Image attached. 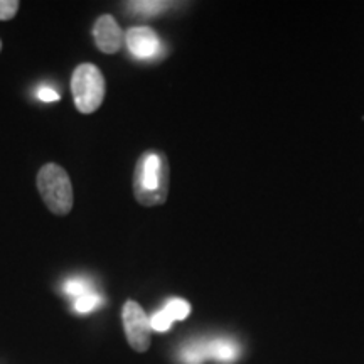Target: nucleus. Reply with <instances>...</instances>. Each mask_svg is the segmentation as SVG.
Segmentation results:
<instances>
[{"instance_id":"39448f33","label":"nucleus","mask_w":364,"mask_h":364,"mask_svg":"<svg viewBox=\"0 0 364 364\" xmlns=\"http://www.w3.org/2000/svg\"><path fill=\"white\" fill-rule=\"evenodd\" d=\"M125 43L132 56L142 61L156 59L162 53V41L150 27H132L125 36Z\"/></svg>"},{"instance_id":"ddd939ff","label":"nucleus","mask_w":364,"mask_h":364,"mask_svg":"<svg viewBox=\"0 0 364 364\" xmlns=\"http://www.w3.org/2000/svg\"><path fill=\"white\" fill-rule=\"evenodd\" d=\"M172 322L174 321H172L169 314L164 311V309L150 317V327H152V331H156V332H167L171 329Z\"/></svg>"},{"instance_id":"2eb2a0df","label":"nucleus","mask_w":364,"mask_h":364,"mask_svg":"<svg viewBox=\"0 0 364 364\" xmlns=\"http://www.w3.org/2000/svg\"><path fill=\"white\" fill-rule=\"evenodd\" d=\"M38 98L44 103L59 102V93H58V91H54L53 88H48V86H44V88H41L38 91Z\"/></svg>"},{"instance_id":"4468645a","label":"nucleus","mask_w":364,"mask_h":364,"mask_svg":"<svg viewBox=\"0 0 364 364\" xmlns=\"http://www.w3.org/2000/svg\"><path fill=\"white\" fill-rule=\"evenodd\" d=\"M19 7L21 4L17 0H0V21H11Z\"/></svg>"},{"instance_id":"dca6fc26","label":"nucleus","mask_w":364,"mask_h":364,"mask_svg":"<svg viewBox=\"0 0 364 364\" xmlns=\"http://www.w3.org/2000/svg\"><path fill=\"white\" fill-rule=\"evenodd\" d=\"M0 51H2V41H0Z\"/></svg>"},{"instance_id":"f03ea898","label":"nucleus","mask_w":364,"mask_h":364,"mask_svg":"<svg viewBox=\"0 0 364 364\" xmlns=\"http://www.w3.org/2000/svg\"><path fill=\"white\" fill-rule=\"evenodd\" d=\"M38 189L53 215L65 216L73 209V186L68 172L58 164H46L38 172Z\"/></svg>"},{"instance_id":"9b49d317","label":"nucleus","mask_w":364,"mask_h":364,"mask_svg":"<svg viewBox=\"0 0 364 364\" xmlns=\"http://www.w3.org/2000/svg\"><path fill=\"white\" fill-rule=\"evenodd\" d=\"M164 311L169 314L172 321H184L191 314V304L182 299H171L164 307Z\"/></svg>"},{"instance_id":"0eeeda50","label":"nucleus","mask_w":364,"mask_h":364,"mask_svg":"<svg viewBox=\"0 0 364 364\" xmlns=\"http://www.w3.org/2000/svg\"><path fill=\"white\" fill-rule=\"evenodd\" d=\"M241 348L231 338H213L208 339V356L213 361L221 364L235 363L240 358Z\"/></svg>"},{"instance_id":"6e6552de","label":"nucleus","mask_w":364,"mask_h":364,"mask_svg":"<svg viewBox=\"0 0 364 364\" xmlns=\"http://www.w3.org/2000/svg\"><path fill=\"white\" fill-rule=\"evenodd\" d=\"M182 364H203L208 361V339H194L186 343L177 354Z\"/></svg>"},{"instance_id":"9d476101","label":"nucleus","mask_w":364,"mask_h":364,"mask_svg":"<svg viewBox=\"0 0 364 364\" xmlns=\"http://www.w3.org/2000/svg\"><path fill=\"white\" fill-rule=\"evenodd\" d=\"M103 304V297L97 292H90L75 300V311L80 314H90Z\"/></svg>"},{"instance_id":"20e7f679","label":"nucleus","mask_w":364,"mask_h":364,"mask_svg":"<svg viewBox=\"0 0 364 364\" xmlns=\"http://www.w3.org/2000/svg\"><path fill=\"white\" fill-rule=\"evenodd\" d=\"M127 341L130 348L136 353H145L150 348V317L144 312V309L134 300H127L122 312Z\"/></svg>"},{"instance_id":"7ed1b4c3","label":"nucleus","mask_w":364,"mask_h":364,"mask_svg":"<svg viewBox=\"0 0 364 364\" xmlns=\"http://www.w3.org/2000/svg\"><path fill=\"white\" fill-rule=\"evenodd\" d=\"M71 91L76 108L85 115L97 112L105 98V78L98 66L80 65L71 76Z\"/></svg>"},{"instance_id":"1a4fd4ad","label":"nucleus","mask_w":364,"mask_h":364,"mask_svg":"<svg viewBox=\"0 0 364 364\" xmlns=\"http://www.w3.org/2000/svg\"><path fill=\"white\" fill-rule=\"evenodd\" d=\"M125 6L130 7V11L142 17H154L162 14L166 9H169L171 2H159V0H136V2H127Z\"/></svg>"},{"instance_id":"423d86ee","label":"nucleus","mask_w":364,"mask_h":364,"mask_svg":"<svg viewBox=\"0 0 364 364\" xmlns=\"http://www.w3.org/2000/svg\"><path fill=\"white\" fill-rule=\"evenodd\" d=\"M93 38L97 48L105 54H115L124 46L125 36L113 16L98 17L93 27Z\"/></svg>"},{"instance_id":"f8f14e48","label":"nucleus","mask_w":364,"mask_h":364,"mask_svg":"<svg viewBox=\"0 0 364 364\" xmlns=\"http://www.w3.org/2000/svg\"><path fill=\"white\" fill-rule=\"evenodd\" d=\"M65 292L68 295H71V297L78 299V297H83V295L90 294V292H95L93 290V285H91L90 280L86 279H70L65 284Z\"/></svg>"},{"instance_id":"f257e3e1","label":"nucleus","mask_w":364,"mask_h":364,"mask_svg":"<svg viewBox=\"0 0 364 364\" xmlns=\"http://www.w3.org/2000/svg\"><path fill=\"white\" fill-rule=\"evenodd\" d=\"M169 194V162L164 154L145 152L134 172V196L142 206H159Z\"/></svg>"}]
</instances>
